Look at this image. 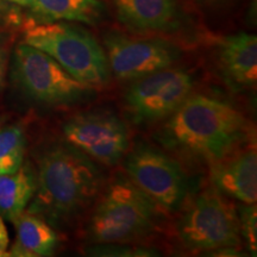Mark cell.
Instances as JSON below:
<instances>
[{"instance_id": "1", "label": "cell", "mask_w": 257, "mask_h": 257, "mask_svg": "<svg viewBox=\"0 0 257 257\" xmlns=\"http://www.w3.org/2000/svg\"><path fill=\"white\" fill-rule=\"evenodd\" d=\"M37 188L27 207L56 229L70 226L96 200L104 174L95 161L66 141L36 154Z\"/></svg>"}, {"instance_id": "2", "label": "cell", "mask_w": 257, "mask_h": 257, "mask_svg": "<svg viewBox=\"0 0 257 257\" xmlns=\"http://www.w3.org/2000/svg\"><path fill=\"white\" fill-rule=\"evenodd\" d=\"M163 127L173 146L217 162L246 138L248 123L238 110L219 99L191 94Z\"/></svg>"}, {"instance_id": "3", "label": "cell", "mask_w": 257, "mask_h": 257, "mask_svg": "<svg viewBox=\"0 0 257 257\" xmlns=\"http://www.w3.org/2000/svg\"><path fill=\"white\" fill-rule=\"evenodd\" d=\"M160 208L124 175L106 185L88 223V237L96 244L128 243L147 237L159 223Z\"/></svg>"}, {"instance_id": "4", "label": "cell", "mask_w": 257, "mask_h": 257, "mask_svg": "<svg viewBox=\"0 0 257 257\" xmlns=\"http://www.w3.org/2000/svg\"><path fill=\"white\" fill-rule=\"evenodd\" d=\"M23 42L44 51L70 75L93 88L104 87L110 81L104 48L85 29L66 22L31 19L24 25Z\"/></svg>"}, {"instance_id": "5", "label": "cell", "mask_w": 257, "mask_h": 257, "mask_svg": "<svg viewBox=\"0 0 257 257\" xmlns=\"http://www.w3.org/2000/svg\"><path fill=\"white\" fill-rule=\"evenodd\" d=\"M11 72L12 81L19 91L41 105H76L91 98L94 91L44 51L24 42L16 47Z\"/></svg>"}, {"instance_id": "6", "label": "cell", "mask_w": 257, "mask_h": 257, "mask_svg": "<svg viewBox=\"0 0 257 257\" xmlns=\"http://www.w3.org/2000/svg\"><path fill=\"white\" fill-rule=\"evenodd\" d=\"M179 238L192 251L236 250L242 243L238 214L216 188L197 194L178 223Z\"/></svg>"}, {"instance_id": "7", "label": "cell", "mask_w": 257, "mask_h": 257, "mask_svg": "<svg viewBox=\"0 0 257 257\" xmlns=\"http://www.w3.org/2000/svg\"><path fill=\"white\" fill-rule=\"evenodd\" d=\"M125 172L161 211H178L188 194L187 176L181 166L148 144H138L128 153Z\"/></svg>"}, {"instance_id": "8", "label": "cell", "mask_w": 257, "mask_h": 257, "mask_svg": "<svg viewBox=\"0 0 257 257\" xmlns=\"http://www.w3.org/2000/svg\"><path fill=\"white\" fill-rule=\"evenodd\" d=\"M192 76L184 69L166 68L135 80L125 94V105L135 123H154L180 107L192 94Z\"/></svg>"}, {"instance_id": "9", "label": "cell", "mask_w": 257, "mask_h": 257, "mask_svg": "<svg viewBox=\"0 0 257 257\" xmlns=\"http://www.w3.org/2000/svg\"><path fill=\"white\" fill-rule=\"evenodd\" d=\"M62 131L67 143L105 166H115L127 154L130 138L126 125L110 111L73 115Z\"/></svg>"}, {"instance_id": "10", "label": "cell", "mask_w": 257, "mask_h": 257, "mask_svg": "<svg viewBox=\"0 0 257 257\" xmlns=\"http://www.w3.org/2000/svg\"><path fill=\"white\" fill-rule=\"evenodd\" d=\"M105 53L115 78L135 81L159 70L170 68L180 57L179 48L161 38H134L108 32Z\"/></svg>"}, {"instance_id": "11", "label": "cell", "mask_w": 257, "mask_h": 257, "mask_svg": "<svg viewBox=\"0 0 257 257\" xmlns=\"http://www.w3.org/2000/svg\"><path fill=\"white\" fill-rule=\"evenodd\" d=\"M211 179L213 187L221 194L243 204H256L257 155L255 148L214 162Z\"/></svg>"}, {"instance_id": "12", "label": "cell", "mask_w": 257, "mask_h": 257, "mask_svg": "<svg viewBox=\"0 0 257 257\" xmlns=\"http://www.w3.org/2000/svg\"><path fill=\"white\" fill-rule=\"evenodd\" d=\"M113 6L118 21L135 31H168L179 24L175 0H113Z\"/></svg>"}, {"instance_id": "13", "label": "cell", "mask_w": 257, "mask_h": 257, "mask_svg": "<svg viewBox=\"0 0 257 257\" xmlns=\"http://www.w3.org/2000/svg\"><path fill=\"white\" fill-rule=\"evenodd\" d=\"M219 62L227 82L233 87H252L257 81V37L239 32L219 43Z\"/></svg>"}, {"instance_id": "14", "label": "cell", "mask_w": 257, "mask_h": 257, "mask_svg": "<svg viewBox=\"0 0 257 257\" xmlns=\"http://www.w3.org/2000/svg\"><path fill=\"white\" fill-rule=\"evenodd\" d=\"M16 240L9 256L44 257L55 251L59 238L54 227L36 214L24 211L12 221Z\"/></svg>"}, {"instance_id": "15", "label": "cell", "mask_w": 257, "mask_h": 257, "mask_svg": "<svg viewBox=\"0 0 257 257\" xmlns=\"http://www.w3.org/2000/svg\"><path fill=\"white\" fill-rule=\"evenodd\" d=\"M37 188L35 167L25 162L11 174H0V216L14 221L30 204Z\"/></svg>"}, {"instance_id": "16", "label": "cell", "mask_w": 257, "mask_h": 257, "mask_svg": "<svg viewBox=\"0 0 257 257\" xmlns=\"http://www.w3.org/2000/svg\"><path fill=\"white\" fill-rule=\"evenodd\" d=\"M36 22H78L95 25L104 17L99 0H36L30 10Z\"/></svg>"}, {"instance_id": "17", "label": "cell", "mask_w": 257, "mask_h": 257, "mask_svg": "<svg viewBox=\"0 0 257 257\" xmlns=\"http://www.w3.org/2000/svg\"><path fill=\"white\" fill-rule=\"evenodd\" d=\"M24 130L19 125H9L0 128V174H11L24 163Z\"/></svg>"}, {"instance_id": "18", "label": "cell", "mask_w": 257, "mask_h": 257, "mask_svg": "<svg viewBox=\"0 0 257 257\" xmlns=\"http://www.w3.org/2000/svg\"><path fill=\"white\" fill-rule=\"evenodd\" d=\"M240 233L245 239L250 252L256 255L257 251V212L255 204H245L239 208Z\"/></svg>"}, {"instance_id": "19", "label": "cell", "mask_w": 257, "mask_h": 257, "mask_svg": "<svg viewBox=\"0 0 257 257\" xmlns=\"http://www.w3.org/2000/svg\"><path fill=\"white\" fill-rule=\"evenodd\" d=\"M125 243H104L98 244L95 248L89 249L91 255L101 256H155V250L149 249H135L125 246Z\"/></svg>"}, {"instance_id": "20", "label": "cell", "mask_w": 257, "mask_h": 257, "mask_svg": "<svg viewBox=\"0 0 257 257\" xmlns=\"http://www.w3.org/2000/svg\"><path fill=\"white\" fill-rule=\"evenodd\" d=\"M10 56V41L8 36L0 32V91L5 81V75L8 72Z\"/></svg>"}, {"instance_id": "21", "label": "cell", "mask_w": 257, "mask_h": 257, "mask_svg": "<svg viewBox=\"0 0 257 257\" xmlns=\"http://www.w3.org/2000/svg\"><path fill=\"white\" fill-rule=\"evenodd\" d=\"M9 245H10V238H9L8 229H6L4 219H3V217L0 216V257L9 256Z\"/></svg>"}, {"instance_id": "22", "label": "cell", "mask_w": 257, "mask_h": 257, "mask_svg": "<svg viewBox=\"0 0 257 257\" xmlns=\"http://www.w3.org/2000/svg\"><path fill=\"white\" fill-rule=\"evenodd\" d=\"M36 0H0V8L2 6H11V8L28 9L29 11L34 8Z\"/></svg>"}, {"instance_id": "23", "label": "cell", "mask_w": 257, "mask_h": 257, "mask_svg": "<svg viewBox=\"0 0 257 257\" xmlns=\"http://www.w3.org/2000/svg\"><path fill=\"white\" fill-rule=\"evenodd\" d=\"M0 121H2V118H0Z\"/></svg>"}]
</instances>
